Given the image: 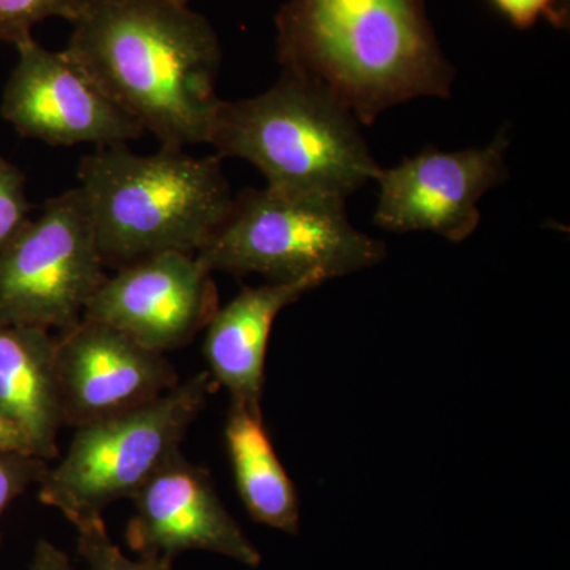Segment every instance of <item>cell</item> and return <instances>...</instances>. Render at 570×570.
I'll use <instances>...</instances> for the list:
<instances>
[{"label": "cell", "instance_id": "1", "mask_svg": "<svg viewBox=\"0 0 570 570\" xmlns=\"http://www.w3.org/2000/svg\"><path fill=\"white\" fill-rule=\"evenodd\" d=\"M66 51L163 148L208 142L219 37L181 0H91Z\"/></svg>", "mask_w": 570, "mask_h": 570}, {"label": "cell", "instance_id": "2", "mask_svg": "<svg viewBox=\"0 0 570 570\" xmlns=\"http://www.w3.org/2000/svg\"><path fill=\"white\" fill-rule=\"evenodd\" d=\"M276 32L283 70L318 82L365 126L396 105L452 94L455 69L426 0H287Z\"/></svg>", "mask_w": 570, "mask_h": 570}, {"label": "cell", "instance_id": "3", "mask_svg": "<svg viewBox=\"0 0 570 570\" xmlns=\"http://www.w3.org/2000/svg\"><path fill=\"white\" fill-rule=\"evenodd\" d=\"M78 179L111 268L157 254H197L234 200L220 157L184 149L140 156L127 145L99 148L82 157Z\"/></svg>", "mask_w": 570, "mask_h": 570}, {"label": "cell", "instance_id": "4", "mask_svg": "<svg viewBox=\"0 0 570 570\" xmlns=\"http://www.w3.org/2000/svg\"><path fill=\"white\" fill-rule=\"evenodd\" d=\"M209 145L217 157H238L264 174L277 193L347 202L376 181L354 112L318 82L283 70L279 80L250 99L223 100Z\"/></svg>", "mask_w": 570, "mask_h": 570}, {"label": "cell", "instance_id": "5", "mask_svg": "<svg viewBox=\"0 0 570 570\" xmlns=\"http://www.w3.org/2000/svg\"><path fill=\"white\" fill-rule=\"evenodd\" d=\"M347 202L247 187L197 257L209 272L266 283L337 279L373 268L387 247L348 220Z\"/></svg>", "mask_w": 570, "mask_h": 570}, {"label": "cell", "instance_id": "6", "mask_svg": "<svg viewBox=\"0 0 570 570\" xmlns=\"http://www.w3.org/2000/svg\"><path fill=\"white\" fill-rule=\"evenodd\" d=\"M208 371L132 411L75 428L66 456L48 468L39 499L73 527L130 499L168 463L216 390Z\"/></svg>", "mask_w": 570, "mask_h": 570}, {"label": "cell", "instance_id": "7", "mask_svg": "<svg viewBox=\"0 0 570 570\" xmlns=\"http://www.w3.org/2000/svg\"><path fill=\"white\" fill-rule=\"evenodd\" d=\"M104 268L80 187L50 198L0 253V328L80 324Z\"/></svg>", "mask_w": 570, "mask_h": 570}, {"label": "cell", "instance_id": "8", "mask_svg": "<svg viewBox=\"0 0 570 570\" xmlns=\"http://www.w3.org/2000/svg\"><path fill=\"white\" fill-rule=\"evenodd\" d=\"M17 51L0 115L21 137L99 149L127 145L146 134L66 50L51 51L31 39Z\"/></svg>", "mask_w": 570, "mask_h": 570}, {"label": "cell", "instance_id": "9", "mask_svg": "<svg viewBox=\"0 0 570 570\" xmlns=\"http://www.w3.org/2000/svg\"><path fill=\"white\" fill-rule=\"evenodd\" d=\"M505 130L490 145L459 151L423 149L381 168L374 223L396 234L430 232L461 243L478 230L479 202L508 178Z\"/></svg>", "mask_w": 570, "mask_h": 570}, {"label": "cell", "instance_id": "10", "mask_svg": "<svg viewBox=\"0 0 570 570\" xmlns=\"http://www.w3.org/2000/svg\"><path fill=\"white\" fill-rule=\"evenodd\" d=\"M219 309L213 273L197 255L164 253L105 277L82 318L104 322L153 351L189 346Z\"/></svg>", "mask_w": 570, "mask_h": 570}, {"label": "cell", "instance_id": "11", "mask_svg": "<svg viewBox=\"0 0 570 570\" xmlns=\"http://www.w3.org/2000/svg\"><path fill=\"white\" fill-rule=\"evenodd\" d=\"M127 546L141 558L174 562L186 551H209L257 568L261 551L247 539L217 493L208 469L183 452L153 475L132 498Z\"/></svg>", "mask_w": 570, "mask_h": 570}, {"label": "cell", "instance_id": "12", "mask_svg": "<svg viewBox=\"0 0 570 570\" xmlns=\"http://www.w3.org/2000/svg\"><path fill=\"white\" fill-rule=\"evenodd\" d=\"M56 340L66 425L145 406L181 382L163 352L104 322L82 318Z\"/></svg>", "mask_w": 570, "mask_h": 570}, {"label": "cell", "instance_id": "13", "mask_svg": "<svg viewBox=\"0 0 570 570\" xmlns=\"http://www.w3.org/2000/svg\"><path fill=\"white\" fill-rule=\"evenodd\" d=\"M321 287L317 281L266 283L243 287L230 303L220 307L206 325L204 355L216 387H224L230 403L262 411L265 360L277 316L307 292Z\"/></svg>", "mask_w": 570, "mask_h": 570}, {"label": "cell", "instance_id": "14", "mask_svg": "<svg viewBox=\"0 0 570 570\" xmlns=\"http://www.w3.org/2000/svg\"><path fill=\"white\" fill-rule=\"evenodd\" d=\"M0 419L31 455L58 459L63 420L58 340L37 326L0 328Z\"/></svg>", "mask_w": 570, "mask_h": 570}, {"label": "cell", "instance_id": "15", "mask_svg": "<svg viewBox=\"0 0 570 570\" xmlns=\"http://www.w3.org/2000/svg\"><path fill=\"white\" fill-rule=\"evenodd\" d=\"M224 436L236 490L250 519L298 534V493L265 430L262 411L230 403Z\"/></svg>", "mask_w": 570, "mask_h": 570}, {"label": "cell", "instance_id": "16", "mask_svg": "<svg viewBox=\"0 0 570 570\" xmlns=\"http://www.w3.org/2000/svg\"><path fill=\"white\" fill-rule=\"evenodd\" d=\"M89 3L91 0H0V41L18 47L33 39V28L50 18L73 24Z\"/></svg>", "mask_w": 570, "mask_h": 570}, {"label": "cell", "instance_id": "17", "mask_svg": "<svg viewBox=\"0 0 570 570\" xmlns=\"http://www.w3.org/2000/svg\"><path fill=\"white\" fill-rule=\"evenodd\" d=\"M78 553L86 570H174V562L160 558L130 560L121 547L116 546L107 530L104 517L77 524Z\"/></svg>", "mask_w": 570, "mask_h": 570}, {"label": "cell", "instance_id": "18", "mask_svg": "<svg viewBox=\"0 0 570 570\" xmlns=\"http://www.w3.org/2000/svg\"><path fill=\"white\" fill-rule=\"evenodd\" d=\"M31 213L24 174L17 165L0 157V253L21 234L32 219Z\"/></svg>", "mask_w": 570, "mask_h": 570}, {"label": "cell", "instance_id": "19", "mask_svg": "<svg viewBox=\"0 0 570 570\" xmlns=\"http://www.w3.org/2000/svg\"><path fill=\"white\" fill-rule=\"evenodd\" d=\"M48 468V461L29 453L0 450V521L18 498L32 485H40Z\"/></svg>", "mask_w": 570, "mask_h": 570}, {"label": "cell", "instance_id": "20", "mask_svg": "<svg viewBox=\"0 0 570 570\" xmlns=\"http://www.w3.org/2000/svg\"><path fill=\"white\" fill-rule=\"evenodd\" d=\"M490 2L519 29L532 28L540 18H547L554 24H562L557 0H490Z\"/></svg>", "mask_w": 570, "mask_h": 570}, {"label": "cell", "instance_id": "21", "mask_svg": "<svg viewBox=\"0 0 570 570\" xmlns=\"http://www.w3.org/2000/svg\"><path fill=\"white\" fill-rule=\"evenodd\" d=\"M28 570H78L70 558L48 540L41 539L33 550Z\"/></svg>", "mask_w": 570, "mask_h": 570}, {"label": "cell", "instance_id": "22", "mask_svg": "<svg viewBox=\"0 0 570 570\" xmlns=\"http://www.w3.org/2000/svg\"><path fill=\"white\" fill-rule=\"evenodd\" d=\"M0 450H17V452L29 453L17 430L2 419H0Z\"/></svg>", "mask_w": 570, "mask_h": 570}, {"label": "cell", "instance_id": "23", "mask_svg": "<svg viewBox=\"0 0 570 570\" xmlns=\"http://www.w3.org/2000/svg\"><path fill=\"white\" fill-rule=\"evenodd\" d=\"M181 2H187V0H181Z\"/></svg>", "mask_w": 570, "mask_h": 570}]
</instances>
